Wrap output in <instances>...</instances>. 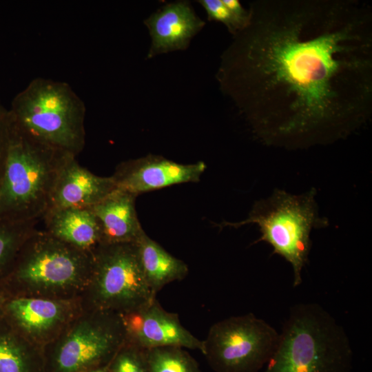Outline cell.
<instances>
[{
    "instance_id": "25",
    "label": "cell",
    "mask_w": 372,
    "mask_h": 372,
    "mask_svg": "<svg viewBox=\"0 0 372 372\" xmlns=\"http://www.w3.org/2000/svg\"><path fill=\"white\" fill-rule=\"evenodd\" d=\"M10 296L7 289L0 283V321L3 319L4 306Z\"/></svg>"
},
{
    "instance_id": "14",
    "label": "cell",
    "mask_w": 372,
    "mask_h": 372,
    "mask_svg": "<svg viewBox=\"0 0 372 372\" xmlns=\"http://www.w3.org/2000/svg\"><path fill=\"white\" fill-rule=\"evenodd\" d=\"M152 38L148 57L174 50L185 49L204 26L187 1L165 5L146 19Z\"/></svg>"
},
{
    "instance_id": "24",
    "label": "cell",
    "mask_w": 372,
    "mask_h": 372,
    "mask_svg": "<svg viewBox=\"0 0 372 372\" xmlns=\"http://www.w3.org/2000/svg\"><path fill=\"white\" fill-rule=\"evenodd\" d=\"M222 1L231 13L240 27V31L243 30L249 21V10H245L238 0H222Z\"/></svg>"
},
{
    "instance_id": "7",
    "label": "cell",
    "mask_w": 372,
    "mask_h": 372,
    "mask_svg": "<svg viewBox=\"0 0 372 372\" xmlns=\"http://www.w3.org/2000/svg\"><path fill=\"white\" fill-rule=\"evenodd\" d=\"M126 341L121 314L83 309L43 348L45 372H84L108 364Z\"/></svg>"
},
{
    "instance_id": "18",
    "label": "cell",
    "mask_w": 372,
    "mask_h": 372,
    "mask_svg": "<svg viewBox=\"0 0 372 372\" xmlns=\"http://www.w3.org/2000/svg\"><path fill=\"white\" fill-rule=\"evenodd\" d=\"M0 372H45L43 349L0 321Z\"/></svg>"
},
{
    "instance_id": "8",
    "label": "cell",
    "mask_w": 372,
    "mask_h": 372,
    "mask_svg": "<svg viewBox=\"0 0 372 372\" xmlns=\"http://www.w3.org/2000/svg\"><path fill=\"white\" fill-rule=\"evenodd\" d=\"M83 309L124 314L156 298L143 273L135 243L101 244L93 252Z\"/></svg>"
},
{
    "instance_id": "19",
    "label": "cell",
    "mask_w": 372,
    "mask_h": 372,
    "mask_svg": "<svg viewBox=\"0 0 372 372\" xmlns=\"http://www.w3.org/2000/svg\"><path fill=\"white\" fill-rule=\"evenodd\" d=\"M37 223L0 219V283L9 273L24 243L37 230Z\"/></svg>"
},
{
    "instance_id": "20",
    "label": "cell",
    "mask_w": 372,
    "mask_h": 372,
    "mask_svg": "<svg viewBox=\"0 0 372 372\" xmlns=\"http://www.w3.org/2000/svg\"><path fill=\"white\" fill-rule=\"evenodd\" d=\"M147 357L149 372H201L198 362L182 347L148 349Z\"/></svg>"
},
{
    "instance_id": "1",
    "label": "cell",
    "mask_w": 372,
    "mask_h": 372,
    "mask_svg": "<svg viewBox=\"0 0 372 372\" xmlns=\"http://www.w3.org/2000/svg\"><path fill=\"white\" fill-rule=\"evenodd\" d=\"M218 76L254 136L285 149L349 136L372 114V9L360 0H258Z\"/></svg>"
},
{
    "instance_id": "22",
    "label": "cell",
    "mask_w": 372,
    "mask_h": 372,
    "mask_svg": "<svg viewBox=\"0 0 372 372\" xmlns=\"http://www.w3.org/2000/svg\"><path fill=\"white\" fill-rule=\"evenodd\" d=\"M199 3L205 10L209 20L222 23L233 36L240 31L235 19L222 0H200Z\"/></svg>"
},
{
    "instance_id": "10",
    "label": "cell",
    "mask_w": 372,
    "mask_h": 372,
    "mask_svg": "<svg viewBox=\"0 0 372 372\" xmlns=\"http://www.w3.org/2000/svg\"><path fill=\"white\" fill-rule=\"evenodd\" d=\"M83 309L81 298L10 296L4 306L3 319L23 338L43 349L54 341Z\"/></svg>"
},
{
    "instance_id": "9",
    "label": "cell",
    "mask_w": 372,
    "mask_h": 372,
    "mask_svg": "<svg viewBox=\"0 0 372 372\" xmlns=\"http://www.w3.org/2000/svg\"><path fill=\"white\" fill-rule=\"evenodd\" d=\"M279 333L254 314L214 324L201 352L214 372H259L272 355Z\"/></svg>"
},
{
    "instance_id": "5",
    "label": "cell",
    "mask_w": 372,
    "mask_h": 372,
    "mask_svg": "<svg viewBox=\"0 0 372 372\" xmlns=\"http://www.w3.org/2000/svg\"><path fill=\"white\" fill-rule=\"evenodd\" d=\"M86 107L71 86L39 77L13 99L11 122L39 143L76 156L85 144Z\"/></svg>"
},
{
    "instance_id": "23",
    "label": "cell",
    "mask_w": 372,
    "mask_h": 372,
    "mask_svg": "<svg viewBox=\"0 0 372 372\" xmlns=\"http://www.w3.org/2000/svg\"><path fill=\"white\" fill-rule=\"evenodd\" d=\"M8 109L0 101V178L2 172L9 132Z\"/></svg>"
},
{
    "instance_id": "11",
    "label": "cell",
    "mask_w": 372,
    "mask_h": 372,
    "mask_svg": "<svg viewBox=\"0 0 372 372\" xmlns=\"http://www.w3.org/2000/svg\"><path fill=\"white\" fill-rule=\"evenodd\" d=\"M126 341L143 349L175 346L203 350V340L180 323L176 313L165 310L156 298L143 307L121 315Z\"/></svg>"
},
{
    "instance_id": "2",
    "label": "cell",
    "mask_w": 372,
    "mask_h": 372,
    "mask_svg": "<svg viewBox=\"0 0 372 372\" xmlns=\"http://www.w3.org/2000/svg\"><path fill=\"white\" fill-rule=\"evenodd\" d=\"M263 372H351L353 351L336 320L320 304L293 306Z\"/></svg>"
},
{
    "instance_id": "16",
    "label": "cell",
    "mask_w": 372,
    "mask_h": 372,
    "mask_svg": "<svg viewBox=\"0 0 372 372\" xmlns=\"http://www.w3.org/2000/svg\"><path fill=\"white\" fill-rule=\"evenodd\" d=\"M42 218L45 232L77 249L92 253L102 244L100 225L91 207L50 210Z\"/></svg>"
},
{
    "instance_id": "17",
    "label": "cell",
    "mask_w": 372,
    "mask_h": 372,
    "mask_svg": "<svg viewBox=\"0 0 372 372\" xmlns=\"http://www.w3.org/2000/svg\"><path fill=\"white\" fill-rule=\"evenodd\" d=\"M134 243L145 278L154 295L166 285L187 276V264L168 253L145 232Z\"/></svg>"
},
{
    "instance_id": "21",
    "label": "cell",
    "mask_w": 372,
    "mask_h": 372,
    "mask_svg": "<svg viewBox=\"0 0 372 372\" xmlns=\"http://www.w3.org/2000/svg\"><path fill=\"white\" fill-rule=\"evenodd\" d=\"M109 372H149L147 349L125 341L110 361Z\"/></svg>"
},
{
    "instance_id": "15",
    "label": "cell",
    "mask_w": 372,
    "mask_h": 372,
    "mask_svg": "<svg viewBox=\"0 0 372 372\" xmlns=\"http://www.w3.org/2000/svg\"><path fill=\"white\" fill-rule=\"evenodd\" d=\"M136 197L116 188L91 207L100 225L102 244L134 243L145 232L135 209Z\"/></svg>"
},
{
    "instance_id": "26",
    "label": "cell",
    "mask_w": 372,
    "mask_h": 372,
    "mask_svg": "<svg viewBox=\"0 0 372 372\" xmlns=\"http://www.w3.org/2000/svg\"><path fill=\"white\" fill-rule=\"evenodd\" d=\"M110 362L105 365H103L84 372H109Z\"/></svg>"
},
{
    "instance_id": "4",
    "label": "cell",
    "mask_w": 372,
    "mask_h": 372,
    "mask_svg": "<svg viewBox=\"0 0 372 372\" xmlns=\"http://www.w3.org/2000/svg\"><path fill=\"white\" fill-rule=\"evenodd\" d=\"M9 132L0 178V219L38 221L46 212L58 172L69 154L50 148L17 128Z\"/></svg>"
},
{
    "instance_id": "6",
    "label": "cell",
    "mask_w": 372,
    "mask_h": 372,
    "mask_svg": "<svg viewBox=\"0 0 372 372\" xmlns=\"http://www.w3.org/2000/svg\"><path fill=\"white\" fill-rule=\"evenodd\" d=\"M249 224L256 225L260 232L254 243L267 242L273 254L287 261L293 269V285L298 287L302 281V269L309 262L311 233L327 227L329 222L320 216L315 188L301 194L276 189L269 196L255 202L245 220L225 221L218 227L238 228Z\"/></svg>"
},
{
    "instance_id": "12",
    "label": "cell",
    "mask_w": 372,
    "mask_h": 372,
    "mask_svg": "<svg viewBox=\"0 0 372 372\" xmlns=\"http://www.w3.org/2000/svg\"><path fill=\"white\" fill-rule=\"evenodd\" d=\"M206 169L204 162L181 164L156 155L120 163L112 176L116 188L136 196L180 183H196Z\"/></svg>"
},
{
    "instance_id": "13",
    "label": "cell",
    "mask_w": 372,
    "mask_h": 372,
    "mask_svg": "<svg viewBox=\"0 0 372 372\" xmlns=\"http://www.w3.org/2000/svg\"><path fill=\"white\" fill-rule=\"evenodd\" d=\"M116 189L113 177L99 176L68 155L56 176L46 211L91 207Z\"/></svg>"
},
{
    "instance_id": "3",
    "label": "cell",
    "mask_w": 372,
    "mask_h": 372,
    "mask_svg": "<svg viewBox=\"0 0 372 372\" xmlns=\"http://www.w3.org/2000/svg\"><path fill=\"white\" fill-rule=\"evenodd\" d=\"M92 265V253L37 229L1 284L10 296L78 298L89 284Z\"/></svg>"
}]
</instances>
